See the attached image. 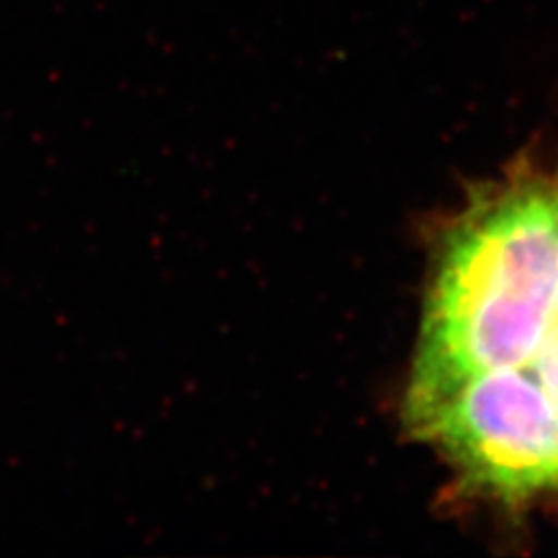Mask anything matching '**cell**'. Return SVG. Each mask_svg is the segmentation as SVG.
I'll list each match as a JSON object with an SVG mask.
<instances>
[{
    "label": "cell",
    "instance_id": "cell-1",
    "mask_svg": "<svg viewBox=\"0 0 558 558\" xmlns=\"http://www.w3.org/2000/svg\"><path fill=\"white\" fill-rule=\"evenodd\" d=\"M556 319L554 186L517 170L484 184L442 233L408 391L523 368Z\"/></svg>",
    "mask_w": 558,
    "mask_h": 558
},
{
    "label": "cell",
    "instance_id": "cell-2",
    "mask_svg": "<svg viewBox=\"0 0 558 558\" xmlns=\"http://www.w3.org/2000/svg\"><path fill=\"white\" fill-rule=\"evenodd\" d=\"M405 416L465 488L512 505L558 488V405L529 365L408 391Z\"/></svg>",
    "mask_w": 558,
    "mask_h": 558
},
{
    "label": "cell",
    "instance_id": "cell-3",
    "mask_svg": "<svg viewBox=\"0 0 558 558\" xmlns=\"http://www.w3.org/2000/svg\"><path fill=\"white\" fill-rule=\"evenodd\" d=\"M529 368L535 373L539 384H543L545 391L551 396V400L558 405V319L551 326L545 342L539 344L537 354L529 363Z\"/></svg>",
    "mask_w": 558,
    "mask_h": 558
},
{
    "label": "cell",
    "instance_id": "cell-4",
    "mask_svg": "<svg viewBox=\"0 0 558 558\" xmlns=\"http://www.w3.org/2000/svg\"><path fill=\"white\" fill-rule=\"evenodd\" d=\"M554 205H556V219H558V180L554 184Z\"/></svg>",
    "mask_w": 558,
    "mask_h": 558
}]
</instances>
